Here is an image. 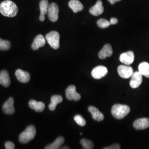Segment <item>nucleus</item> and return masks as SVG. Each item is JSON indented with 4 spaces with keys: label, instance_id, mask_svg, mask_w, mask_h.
I'll use <instances>...</instances> for the list:
<instances>
[{
    "label": "nucleus",
    "instance_id": "obj_1",
    "mask_svg": "<svg viewBox=\"0 0 149 149\" xmlns=\"http://www.w3.org/2000/svg\"><path fill=\"white\" fill-rule=\"evenodd\" d=\"M18 11L16 4L11 0H6L0 4L1 13L7 17H13L17 15Z\"/></svg>",
    "mask_w": 149,
    "mask_h": 149
},
{
    "label": "nucleus",
    "instance_id": "obj_2",
    "mask_svg": "<svg viewBox=\"0 0 149 149\" xmlns=\"http://www.w3.org/2000/svg\"><path fill=\"white\" fill-rule=\"evenodd\" d=\"M130 111V107L127 105H123L120 104H117L112 107V116L117 119H122L127 116Z\"/></svg>",
    "mask_w": 149,
    "mask_h": 149
},
{
    "label": "nucleus",
    "instance_id": "obj_3",
    "mask_svg": "<svg viewBox=\"0 0 149 149\" xmlns=\"http://www.w3.org/2000/svg\"><path fill=\"white\" fill-rule=\"evenodd\" d=\"M36 135V129L34 126L29 125L27 127L19 136V141L22 144H27L31 141Z\"/></svg>",
    "mask_w": 149,
    "mask_h": 149
},
{
    "label": "nucleus",
    "instance_id": "obj_4",
    "mask_svg": "<svg viewBox=\"0 0 149 149\" xmlns=\"http://www.w3.org/2000/svg\"><path fill=\"white\" fill-rule=\"evenodd\" d=\"M45 39L49 44L54 49H58L60 47V35L58 32L52 31L45 36Z\"/></svg>",
    "mask_w": 149,
    "mask_h": 149
},
{
    "label": "nucleus",
    "instance_id": "obj_5",
    "mask_svg": "<svg viewBox=\"0 0 149 149\" xmlns=\"http://www.w3.org/2000/svg\"><path fill=\"white\" fill-rule=\"evenodd\" d=\"M59 7L55 3H52L48 8L47 15L49 19L51 22H55L59 18Z\"/></svg>",
    "mask_w": 149,
    "mask_h": 149
},
{
    "label": "nucleus",
    "instance_id": "obj_6",
    "mask_svg": "<svg viewBox=\"0 0 149 149\" xmlns=\"http://www.w3.org/2000/svg\"><path fill=\"white\" fill-rule=\"evenodd\" d=\"M65 93L66 98L69 101H78L81 99V96L76 92V88L74 85L69 86L66 90Z\"/></svg>",
    "mask_w": 149,
    "mask_h": 149
},
{
    "label": "nucleus",
    "instance_id": "obj_7",
    "mask_svg": "<svg viewBox=\"0 0 149 149\" xmlns=\"http://www.w3.org/2000/svg\"><path fill=\"white\" fill-rule=\"evenodd\" d=\"M118 73L123 79L132 77L134 74L133 68L127 65H120L118 68Z\"/></svg>",
    "mask_w": 149,
    "mask_h": 149
},
{
    "label": "nucleus",
    "instance_id": "obj_8",
    "mask_svg": "<svg viewBox=\"0 0 149 149\" xmlns=\"http://www.w3.org/2000/svg\"><path fill=\"white\" fill-rule=\"evenodd\" d=\"M108 74V69L104 66H98L92 70L91 74L95 79H101Z\"/></svg>",
    "mask_w": 149,
    "mask_h": 149
},
{
    "label": "nucleus",
    "instance_id": "obj_9",
    "mask_svg": "<svg viewBox=\"0 0 149 149\" xmlns=\"http://www.w3.org/2000/svg\"><path fill=\"white\" fill-rule=\"evenodd\" d=\"M143 82V75L139 71L134 72L130 81V86L133 88H138Z\"/></svg>",
    "mask_w": 149,
    "mask_h": 149
},
{
    "label": "nucleus",
    "instance_id": "obj_10",
    "mask_svg": "<svg viewBox=\"0 0 149 149\" xmlns=\"http://www.w3.org/2000/svg\"><path fill=\"white\" fill-rule=\"evenodd\" d=\"M120 61L126 65L132 64L134 61V54L132 51L122 53L119 57Z\"/></svg>",
    "mask_w": 149,
    "mask_h": 149
},
{
    "label": "nucleus",
    "instance_id": "obj_11",
    "mask_svg": "<svg viewBox=\"0 0 149 149\" xmlns=\"http://www.w3.org/2000/svg\"><path fill=\"white\" fill-rule=\"evenodd\" d=\"M2 110L6 114H13L15 111L14 100L12 97L9 98L2 106Z\"/></svg>",
    "mask_w": 149,
    "mask_h": 149
},
{
    "label": "nucleus",
    "instance_id": "obj_12",
    "mask_svg": "<svg viewBox=\"0 0 149 149\" xmlns=\"http://www.w3.org/2000/svg\"><path fill=\"white\" fill-rule=\"evenodd\" d=\"M134 128L137 130H144L149 127V119L146 118L136 120L133 124Z\"/></svg>",
    "mask_w": 149,
    "mask_h": 149
},
{
    "label": "nucleus",
    "instance_id": "obj_13",
    "mask_svg": "<svg viewBox=\"0 0 149 149\" xmlns=\"http://www.w3.org/2000/svg\"><path fill=\"white\" fill-rule=\"evenodd\" d=\"M89 11L91 14L93 16H98L102 15L104 11V7L103 6L102 1L98 0L95 5L92 7Z\"/></svg>",
    "mask_w": 149,
    "mask_h": 149
},
{
    "label": "nucleus",
    "instance_id": "obj_14",
    "mask_svg": "<svg viewBox=\"0 0 149 149\" xmlns=\"http://www.w3.org/2000/svg\"><path fill=\"white\" fill-rule=\"evenodd\" d=\"M15 74L17 80L22 83H27L31 79L30 74L21 69L17 70Z\"/></svg>",
    "mask_w": 149,
    "mask_h": 149
},
{
    "label": "nucleus",
    "instance_id": "obj_15",
    "mask_svg": "<svg viewBox=\"0 0 149 149\" xmlns=\"http://www.w3.org/2000/svg\"><path fill=\"white\" fill-rule=\"evenodd\" d=\"M49 6L48 0H41L39 3V7L40 11V15L39 16V20L41 22H43L45 18V15L47 14L48 8Z\"/></svg>",
    "mask_w": 149,
    "mask_h": 149
},
{
    "label": "nucleus",
    "instance_id": "obj_16",
    "mask_svg": "<svg viewBox=\"0 0 149 149\" xmlns=\"http://www.w3.org/2000/svg\"><path fill=\"white\" fill-rule=\"evenodd\" d=\"M113 54V49L110 44H106L98 53L100 59H105L106 58L111 56Z\"/></svg>",
    "mask_w": 149,
    "mask_h": 149
},
{
    "label": "nucleus",
    "instance_id": "obj_17",
    "mask_svg": "<svg viewBox=\"0 0 149 149\" xmlns=\"http://www.w3.org/2000/svg\"><path fill=\"white\" fill-rule=\"evenodd\" d=\"M46 40L43 36L40 34L38 35L35 38L33 42L32 43V48L34 50H37L45 44Z\"/></svg>",
    "mask_w": 149,
    "mask_h": 149
},
{
    "label": "nucleus",
    "instance_id": "obj_18",
    "mask_svg": "<svg viewBox=\"0 0 149 149\" xmlns=\"http://www.w3.org/2000/svg\"><path fill=\"white\" fill-rule=\"evenodd\" d=\"M88 111L90 112L92 117L96 121L101 122L103 120L104 116L97 108L93 106H90L88 107Z\"/></svg>",
    "mask_w": 149,
    "mask_h": 149
},
{
    "label": "nucleus",
    "instance_id": "obj_19",
    "mask_svg": "<svg viewBox=\"0 0 149 149\" xmlns=\"http://www.w3.org/2000/svg\"><path fill=\"white\" fill-rule=\"evenodd\" d=\"M28 104L31 109L37 112H43L45 107L44 103L42 102H37L34 100L29 102Z\"/></svg>",
    "mask_w": 149,
    "mask_h": 149
},
{
    "label": "nucleus",
    "instance_id": "obj_20",
    "mask_svg": "<svg viewBox=\"0 0 149 149\" xmlns=\"http://www.w3.org/2000/svg\"><path fill=\"white\" fill-rule=\"evenodd\" d=\"M11 80L8 72L6 70H2L0 72V85L4 87H8L10 85Z\"/></svg>",
    "mask_w": 149,
    "mask_h": 149
},
{
    "label": "nucleus",
    "instance_id": "obj_21",
    "mask_svg": "<svg viewBox=\"0 0 149 149\" xmlns=\"http://www.w3.org/2000/svg\"><path fill=\"white\" fill-rule=\"evenodd\" d=\"M69 6L74 13H77L84 9V6L79 0H70Z\"/></svg>",
    "mask_w": 149,
    "mask_h": 149
},
{
    "label": "nucleus",
    "instance_id": "obj_22",
    "mask_svg": "<svg viewBox=\"0 0 149 149\" xmlns=\"http://www.w3.org/2000/svg\"><path fill=\"white\" fill-rule=\"evenodd\" d=\"M63 97L60 95H53L51 97V102L49 105V109L54 111L55 109L56 106L63 101Z\"/></svg>",
    "mask_w": 149,
    "mask_h": 149
},
{
    "label": "nucleus",
    "instance_id": "obj_23",
    "mask_svg": "<svg viewBox=\"0 0 149 149\" xmlns=\"http://www.w3.org/2000/svg\"><path fill=\"white\" fill-rule=\"evenodd\" d=\"M65 141V139L62 136H59L56 139L55 141H54L52 144L47 145L45 149H59L61 148V146L63 145Z\"/></svg>",
    "mask_w": 149,
    "mask_h": 149
},
{
    "label": "nucleus",
    "instance_id": "obj_24",
    "mask_svg": "<svg viewBox=\"0 0 149 149\" xmlns=\"http://www.w3.org/2000/svg\"><path fill=\"white\" fill-rule=\"evenodd\" d=\"M139 72L143 76L149 78V64L147 62H143L139 65Z\"/></svg>",
    "mask_w": 149,
    "mask_h": 149
},
{
    "label": "nucleus",
    "instance_id": "obj_25",
    "mask_svg": "<svg viewBox=\"0 0 149 149\" xmlns=\"http://www.w3.org/2000/svg\"><path fill=\"white\" fill-rule=\"evenodd\" d=\"M80 144L82 145L84 149H92L94 148L93 143L89 140L83 139L80 141Z\"/></svg>",
    "mask_w": 149,
    "mask_h": 149
},
{
    "label": "nucleus",
    "instance_id": "obj_26",
    "mask_svg": "<svg viewBox=\"0 0 149 149\" xmlns=\"http://www.w3.org/2000/svg\"><path fill=\"white\" fill-rule=\"evenodd\" d=\"M11 43L8 41L3 40L0 38V50H8L11 48Z\"/></svg>",
    "mask_w": 149,
    "mask_h": 149
},
{
    "label": "nucleus",
    "instance_id": "obj_27",
    "mask_svg": "<svg viewBox=\"0 0 149 149\" xmlns=\"http://www.w3.org/2000/svg\"><path fill=\"white\" fill-rule=\"evenodd\" d=\"M97 26L101 28H106L111 25L110 22L108 21L105 19H100L97 22Z\"/></svg>",
    "mask_w": 149,
    "mask_h": 149
},
{
    "label": "nucleus",
    "instance_id": "obj_28",
    "mask_svg": "<svg viewBox=\"0 0 149 149\" xmlns=\"http://www.w3.org/2000/svg\"><path fill=\"white\" fill-rule=\"evenodd\" d=\"M74 120L75 122L78 125L81 127H84L86 125L85 119L82 117L81 115L77 114L74 117Z\"/></svg>",
    "mask_w": 149,
    "mask_h": 149
},
{
    "label": "nucleus",
    "instance_id": "obj_29",
    "mask_svg": "<svg viewBox=\"0 0 149 149\" xmlns=\"http://www.w3.org/2000/svg\"><path fill=\"white\" fill-rule=\"evenodd\" d=\"M15 145L11 141H7L5 143V148L6 149H14Z\"/></svg>",
    "mask_w": 149,
    "mask_h": 149
},
{
    "label": "nucleus",
    "instance_id": "obj_30",
    "mask_svg": "<svg viewBox=\"0 0 149 149\" xmlns=\"http://www.w3.org/2000/svg\"><path fill=\"white\" fill-rule=\"evenodd\" d=\"M121 148H120V145H119V144H113V145H112L111 146H107V147H106V148H104L103 149H120Z\"/></svg>",
    "mask_w": 149,
    "mask_h": 149
},
{
    "label": "nucleus",
    "instance_id": "obj_31",
    "mask_svg": "<svg viewBox=\"0 0 149 149\" xmlns=\"http://www.w3.org/2000/svg\"><path fill=\"white\" fill-rule=\"evenodd\" d=\"M109 22H110L111 25H114V24H116L118 22V20L116 18H111Z\"/></svg>",
    "mask_w": 149,
    "mask_h": 149
},
{
    "label": "nucleus",
    "instance_id": "obj_32",
    "mask_svg": "<svg viewBox=\"0 0 149 149\" xmlns=\"http://www.w3.org/2000/svg\"><path fill=\"white\" fill-rule=\"evenodd\" d=\"M108 2H109L111 5H114L116 2L120 1L121 0H108Z\"/></svg>",
    "mask_w": 149,
    "mask_h": 149
},
{
    "label": "nucleus",
    "instance_id": "obj_33",
    "mask_svg": "<svg viewBox=\"0 0 149 149\" xmlns=\"http://www.w3.org/2000/svg\"><path fill=\"white\" fill-rule=\"evenodd\" d=\"M63 149H69V148H68V146H65V148H63Z\"/></svg>",
    "mask_w": 149,
    "mask_h": 149
}]
</instances>
